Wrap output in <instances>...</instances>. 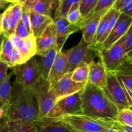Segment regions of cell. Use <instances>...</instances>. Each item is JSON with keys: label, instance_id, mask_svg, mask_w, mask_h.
I'll list each match as a JSON object with an SVG mask.
<instances>
[{"label": "cell", "instance_id": "b9f144b4", "mask_svg": "<svg viewBox=\"0 0 132 132\" xmlns=\"http://www.w3.org/2000/svg\"><path fill=\"white\" fill-rule=\"evenodd\" d=\"M132 2V0H117L113 5V8L117 11H121L125 6Z\"/></svg>", "mask_w": 132, "mask_h": 132}, {"label": "cell", "instance_id": "3957f363", "mask_svg": "<svg viewBox=\"0 0 132 132\" xmlns=\"http://www.w3.org/2000/svg\"><path fill=\"white\" fill-rule=\"evenodd\" d=\"M68 126L74 132H103L112 128L115 122L81 114L68 115L55 119Z\"/></svg>", "mask_w": 132, "mask_h": 132}, {"label": "cell", "instance_id": "e575fe53", "mask_svg": "<svg viewBox=\"0 0 132 132\" xmlns=\"http://www.w3.org/2000/svg\"><path fill=\"white\" fill-rule=\"evenodd\" d=\"M126 53L131 59L132 57V24L126 32V34L122 37Z\"/></svg>", "mask_w": 132, "mask_h": 132}, {"label": "cell", "instance_id": "f6af8a7d", "mask_svg": "<svg viewBox=\"0 0 132 132\" xmlns=\"http://www.w3.org/2000/svg\"><path fill=\"white\" fill-rule=\"evenodd\" d=\"M8 3H7L6 1H4V0H0V11H1V10H2L3 9H5Z\"/></svg>", "mask_w": 132, "mask_h": 132}, {"label": "cell", "instance_id": "5b68a950", "mask_svg": "<svg viewBox=\"0 0 132 132\" xmlns=\"http://www.w3.org/2000/svg\"><path fill=\"white\" fill-rule=\"evenodd\" d=\"M97 57H99V53L82 39L77 45L68 50L67 73L72 72L82 64H90Z\"/></svg>", "mask_w": 132, "mask_h": 132}, {"label": "cell", "instance_id": "f35d334b", "mask_svg": "<svg viewBox=\"0 0 132 132\" xmlns=\"http://www.w3.org/2000/svg\"><path fill=\"white\" fill-rule=\"evenodd\" d=\"M8 121L9 119L5 114V112L0 111V132H10Z\"/></svg>", "mask_w": 132, "mask_h": 132}, {"label": "cell", "instance_id": "5bb4252c", "mask_svg": "<svg viewBox=\"0 0 132 132\" xmlns=\"http://www.w3.org/2000/svg\"><path fill=\"white\" fill-rule=\"evenodd\" d=\"M107 81V72L101 61L92 62L89 64V77L88 83L104 89Z\"/></svg>", "mask_w": 132, "mask_h": 132}, {"label": "cell", "instance_id": "4dcf8cb0", "mask_svg": "<svg viewBox=\"0 0 132 132\" xmlns=\"http://www.w3.org/2000/svg\"><path fill=\"white\" fill-rule=\"evenodd\" d=\"M66 18L72 24L77 25L79 23L80 21L82 19L79 9V3L75 4L70 9Z\"/></svg>", "mask_w": 132, "mask_h": 132}, {"label": "cell", "instance_id": "6da1fadb", "mask_svg": "<svg viewBox=\"0 0 132 132\" xmlns=\"http://www.w3.org/2000/svg\"><path fill=\"white\" fill-rule=\"evenodd\" d=\"M82 113L94 118L116 122L119 110L103 89L87 83L81 90Z\"/></svg>", "mask_w": 132, "mask_h": 132}, {"label": "cell", "instance_id": "f907efd6", "mask_svg": "<svg viewBox=\"0 0 132 132\" xmlns=\"http://www.w3.org/2000/svg\"><path fill=\"white\" fill-rule=\"evenodd\" d=\"M17 1H18V3H19V2H23V0H17Z\"/></svg>", "mask_w": 132, "mask_h": 132}, {"label": "cell", "instance_id": "74e56055", "mask_svg": "<svg viewBox=\"0 0 132 132\" xmlns=\"http://www.w3.org/2000/svg\"><path fill=\"white\" fill-rule=\"evenodd\" d=\"M14 34H15L16 36H19L21 38L24 39L26 37H28L30 36V33L28 31L27 28H26L25 26L24 25V24L22 22L21 19L20 21L18 23V24H17V27L15 28V32H14Z\"/></svg>", "mask_w": 132, "mask_h": 132}, {"label": "cell", "instance_id": "ba28073f", "mask_svg": "<svg viewBox=\"0 0 132 132\" xmlns=\"http://www.w3.org/2000/svg\"><path fill=\"white\" fill-rule=\"evenodd\" d=\"M81 92L57 101L46 118L55 119L62 116L82 113Z\"/></svg>", "mask_w": 132, "mask_h": 132}, {"label": "cell", "instance_id": "484cf974", "mask_svg": "<svg viewBox=\"0 0 132 132\" xmlns=\"http://www.w3.org/2000/svg\"><path fill=\"white\" fill-rule=\"evenodd\" d=\"M23 6H24V4L23 2L12 3L9 6L12 15V27L11 30H10V35L14 34L17 24L21 19Z\"/></svg>", "mask_w": 132, "mask_h": 132}, {"label": "cell", "instance_id": "8992f818", "mask_svg": "<svg viewBox=\"0 0 132 132\" xmlns=\"http://www.w3.org/2000/svg\"><path fill=\"white\" fill-rule=\"evenodd\" d=\"M99 58L107 73L116 72L122 64L130 61L122 39L116 42L110 48L101 50L99 53Z\"/></svg>", "mask_w": 132, "mask_h": 132}, {"label": "cell", "instance_id": "9a60e30c", "mask_svg": "<svg viewBox=\"0 0 132 132\" xmlns=\"http://www.w3.org/2000/svg\"><path fill=\"white\" fill-rule=\"evenodd\" d=\"M56 31L54 22L46 28L42 36L37 38V54L41 55L56 46Z\"/></svg>", "mask_w": 132, "mask_h": 132}, {"label": "cell", "instance_id": "60d3db41", "mask_svg": "<svg viewBox=\"0 0 132 132\" xmlns=\"http://www.w3.org/2000/svg\"><path fill=\"white\" fill-rule=\"evenodd\" d=\"M112 128L115 129L119 132H132L131 126L122 125L117 121H116L114 122V125H113Z\"/></svg>", "mask_w": 132, "mask_h": 132}, {"label": "cell", "instance_id": "44dd1931", "mask_svg": "<svg viewBox=\"0 0 132 132\" xmlns=\"http://www.w3.org/2000/svg\"><path fill=\"white\" fill-rule=\"evenodd\" d=\"M114 73L123 90L132 89V63L130 61L122 64Z\"/></svg>", "mask_w": 132, "mask_h": 132}, {"label": "cell", "instance_id": "4fadbf2b", "mask_svg": "<svg viewBox=\"0 0 132 132\" xmlns=\"http://www.w3.org/2000/svg\"><path fill=\"white\" fill-rule=\"evenodd\" d=\"M67 64L68 51L59 52L47 79L50 85V91L52 90L63 76L67 73Z\"/></svg>", "mask_w": 132, "mask_h": 132}, {"label": "cell", "instance_id": "681fc988", "mask_svg": "<svg viewBox=\"0 0 132 132\" xmlns=\"http://www.w3.org/2000/svg\"><path fill=\"white\" fill-rule=\"evenodd\" d=\"M3 37V34H2L0 36V49H1V43H2Z\"/></svg>", "mask_w": 132, "mask_h": 132}, {"label": "cell", "instance_id": "d590c367", "mask_svg": "<svg viewBox=\"0 0 132 132\" xmlns=\"http://www.w3.org/2000/svg\"><path fill=\"white\" fill-rule=\"evenodd\" d=\"M23 63V58H22L20 52L18 48L14 47L12 54L10 57V62H9V68H14L16 66L21 64Z\"/></svg>", "mask_w": 132, "mask_h": 132}, {"label": "cell", "instance_id": "f5cc1de1", "mask_svg": "<svg viewBox=\"0 0 132 132\" xmlns=\"http://www.w3.org/2000/svg\"><path fill=\"white\" fill-rule=\"evenodd\" d=\"M130 61H131V63H132V57H131V59H130Z\"/></svg>", "mask_w": 132, "mask_h": 132}, {"label": "cell", "instance_id": "7dc6e473", "mask_svg": "<svg viewBox=\"0 0 132 132\" xmlns=\"http://www.w3.org/2000/svg\"><path fill=\"white\" fill-rule=\"evenodd\" d=\"M3 34L2 25H1V14H0V36Z\"/></svg>", "mask_w": 132, "mask_h": 132}, {"label": "cell", "instance_id": "603a6c76", "mask_svg": "<svg viewBox=\"0 0 132 132\" xmlns=\"http://www.w3.org/2000/svg\"><path fill=\"white\" fill-rule=\"evenodd\" d=\"M57 0H38L31 8V10L37 14L52 17L53 12L58 6Z\"/></svg>", "mask_w": 132, "mask_h": 132}, {"label": "cell", "instance_id": "1f68e13d", "mask_svg": "<svg viewBox=\"0 0 132 132\" xmlns=\"http://www.w3.org/2000/svg\"><path fill=\"white\" fill-rule=\"evenodd\" d=\"M99 0H81L79 3V9L82 19L86 18L92 11Z\"/></svg>", "mask_w": 132, "mask_h": 132}, {"label": "cell", "instance_id": "277c9868", "mask_svg": "<svg viewBox=\"0 0 132 132\" xmlns=\"http://www.w3.org/2000/svg\"><path fill=\"white\" fill-rule=\"evenodd\" d=\"M12 72L15 84L24 89L32 88L42 77L36 56L14 67Z\"/></svg>", "mask_w": 132, "mask_h": 132}, {"label": "cell", "instance_id": "d6a6232c", "mask_svg": "<svg viewBox=\"0 0 132 132\" xmlns=\"http://www.w3.org/2000/svg\"><path fill=\"white\" fill-rule=\"evenodd\" d=\"M117 122L132 127V111L129 108L119 111L117 116Z\"/></svg>", "mask_w": 132, "mask_h": 132}, {"label": "cell", "instance_id": "30bf717a", "mask_svg": "<svg viewBox=\"0 0 132 132\" xmlns=\"http://www.w3.org/2000/svg\"><path fill=\"white\" fill-rule=\"evenodd\" d=\"M72 72L65 73L52 90L50 91L55 98L56 101L61 98L80 92L86 85L74 82L72 79Z\"/></svg>", "mask_w": 132, "mask_h": 132}, {"label": "cell", "instance_id": "52a82bcc", "mask_svg": "<svg viewBox=\"0 0 132 132\" xmlns=\"http://www.w3.org/2000/svg\"><path fill=\"white\" fill-rule=\"evenodd\" d=\"M38 104V121L46 118L56 103V99L50 92V85L45 78L41 77L32 88Z\"/></svg>", "mask_w": 132, "mask_h": 132}, {"label": "cell", "instance_id": "d4e9b609", "mask_svg": "<svg viewBox=\"0 0 132 132\" xmlns=\"http://www.w3.org/2000/svg\"><path fill=\"white\" fill-rule=\"evenodd\" d=\"M102 16L99 17V18L88 22L81 30L82 34V39L88 45H94L98 25H99Z\"/></svg>", "mask_w": 132, "mask_h": 132}, {"label": "cell", "instance_id": "ac0fdd59", "mask_svg": "<svg viewBox=\"0 0 132 132\" xmlns=\"http://www.w3.org/2000/svg\"><path fill=\"white\" fill-rule=\"evenodd\" d=\"M56 46L50 49L41 55H36L42 77L47 80L49 73L58 54Z\"/></svg>", "mask_w": 132, "mask_h": 132}, {"label": "cell", "instance_id": "2e32d148", "mask_svg": "<svg viewBox=\"0 0 132 132\" xmlns=\"http://www.w3.org/2000/svg\"><path fill=\"white\" fill-rule=\"evenodd\" d=\"M32 33L36 38L42 36L46 28L54 22V19L48 15L37 14L30 9Z\"/></svg>", "mask_w": 132, "mask_h": 132}, {"label": "cell", "instance_id": "836d02e7", "mask_svg": "<svg viewBox=\"0 0 132 132\" xmlns=\"http://www.w3.org/2000/svg\"><path fill=\"white\" fill-rule=\"evenodd\" d=\"M120 14H121V12L117 11V10H116L115 12L113 13L112 16L111 17V18L110 19L109 21H108V26H107L106 30V32L105 33H104V36H103V38H102L101 46V47H102V45H103V43L104 42V41L106 39L107 37H108V36H109L110 34V32H112V30H113V27H114L115 25H116V23H117V19H118Z\"/></svg>", "mask_w": 132, "mask_h": 132}, {"label": "cell", "instance_id": "7c38bea8", "mask_svg": "<svg viewBox=\"0 0 132 132\" xmlns=\"http://www.w3.org/2000/svg\"><path fill=\"white\" fill-rule=\"evenodd\" d=\"M54 25L56 31V48L58 52H61L69 36L79 31V29L76 25L71 24L66 17L54 19Z\"/></svg>", "mask_w": 132, "mask_h": 132}, {"label": "cell", "instance_id": "cb8c5ba5", "mask_svg": "<svg viewBox=\"0 0 132 132\" xmlns=\"http://www.w3.org/2000/svg\"><path fill=\"white\" fill-rule=\"evenodd\" d=\"M8 124L10 132H37L36 122L20 119H9Z\"/></svg>", "mask_w": 132, "mask_h": 132}, {"label": "cell", "instance_id": "4316f807", "mask_svg": "<svg viewBox=\"0 0 132 132\" xmlns=\"http://www.w3.org/2000/svg\"><path fill=\"white\" fill-rule=\"evenodd\" d=\"M89 77V64H82L72 72V79L77 83L87 84Z\"/></svg>", "mask_w": 132, "mask_h": 132}, {"label": "cell", "instance_id": "ffe728a7", "mask_svg": "<svg viewBox=\"0 0 132 132\" xmlns=\"http://www.w3.org/2000/svg\"><path fill=\"white\" fill-rule=\"evenodd\" d=\"M37 132H74L61 121L45 118L36 122Z\"/></svg>", "mask_w": 132, "mask_h": 132}, {"label": "cell", "instance_id": "ab89813d", "mask_svg": "<svg viewBox=\"0 0 132 132\" xmlns=\"http://www.w3.org/2000/svg\"><path fill=\"white\" fill-rule=\"evenodd\" d=\"M9 67L6 63L0 60V85L6 79L8 75V70Z\"/></svg>", "mask_w": 132, "mask_h": 132}, {"label": "cell", "instance_id": "816d5d0a", "mask_svg": "<svg viewBox=\"0 0 132 132\" xmlns=\"http://www.w3.org/2000/svg\"><path fill=\"white\" fill-rule=\"evenodd\" d=\"M129 109H130V110H131V111H132V106H130V107H129Z\"/></svg>", "mask_w": 132, "mask_h": 132}, {"label": "cell", "instance_id": "9c48e42d", "mask_svg": "<svg viewBox=\"0 0 132 132\" xmlns=\"http://www.w3.org/2000/svg\"><path fill=\"white\" fill-rule=\"evenodd\" d=\"M103 90L116 104L119 111L130 106L126 94L114 72L107 73L106 84Z\"/></svg>", "mask_w": 132, "mask_h": 132}, {"label": "cell", "instance_id": "f1b7e54d", "mask_svg": "<svg viewBox=\"0 0 132 132\" xmlns=\"http://www.w3.org/2000/svg\"><path fill=\"white\" fill-rule=\"evenodd\" d=\"M81 0H59L54 13V19L59 17H67L68 10L73 5L80 3Z\"/></svg>", "mask_w": 132, "mask_h": 132}, {"label": "cell", "instance_id": "83f0119b", "mask_svg": "<svg viewBox=\"0 0 132 132\" xmlns=\"http://www.w3.org/2000/svg\"><path fill=\"white\" fill-rule=\"evenodd\" d=\"M14 48V46L9 37L3 35L0 49V60L6 63L8 65L10 62V57L12 54Z\"/></svg>", "mask_w": 132, "mask_h": 132}, {"label": "cell", "instance_id": "8d00e7d4", "mask_svg": "<svg viewBox=\"0 0 132 132\" xmlns=\"http://www.w3.org/2000/svg\"><path fill=\"white\" fill-rule=\"evenodd\" d=\"M21 21L26 28L29 32L30 34H32V28H31V19H30V9L23 6V13H22Z\"/></svg>", "mask_w": 132, "mask_h": 132}, {"label": "cell", "instance_id": "f546056e", "mask_svg": "<svg viewBox=\"0 0 132 132\" xmlns=\"http://www.w3.org/2000/svg\"><path fill=\"white\" fill-rule=\"evenodd\" d=\"M1 25H2L3 34L9 37L10 35L12 27V15L9 6L1 14Z\"/></svg>", "mask_w": 132, "mask_h": 132}, {"label": "cell", "instance_id": "ee69618b", "mask_svg": "<svg viewBox=\"0 0 132 132\" xmlns=\"http://www.w3.org/2000/svg\"><path fill=\"white\" fill-rule=\"evenodd\" d=\"M38 0H23V3L24 4V6L28 8V9H31L34 4Z\"/></svg>", "mask_w": 132, "mask_h": 132}, {"label": "cell", "instance_id": "bcb514c9", "mask_svg": "<svg viewBox=\"0 0 132 132\" xmlns=\"http://www.w3.org/2000/svg\"><path fill=\"white\" fill-rule=\"evenodd\" d=\"M103 132H119V131H118L117 130H115V129L112 128L107 129V130H104V131H103Z\"/></svg>", "mask_w": 132, "mask_h": 132}, {"label": "cell", "instance_id": "7bdbcfd3", "mask_svg": "<svg viewBox=\"0 0 132 132\" xmlns=\"http://www.w3.org/2000/svg\"><path fill=\"white\" fill-rule=\"evenodd\" d=\"M120 12L129 15V16L132 17V2L125 6L123 9H121Z\"/></svg>", "mask_w": 132, "mask_h": 132}, {"label": "cell", "instance_id": "7402d4cb", "mask_svg": "<svg viewBox=\"0 0 132 132\" xmlns=\"http://www.w3.org/2000/svg\"><path fill=\"white\" fill-rule=\"evenodd\" d=\"M13 74V72L10 73L0 85V111H5L11 101L12 87L10 79Z\"/></svg>", "mask_w": 132, "mask_h": 132}, {"label": "cell", "instance_id": "8fae6325", "mask_svg": "<svg viewBox=\"0 0 132 132\" xmlns=\"http://www.w3.org/2000/svg\"><path fill=\"white\" fill-rule=\"evenodd\" d=\"M131 24L132 17L121 12L116 25L102 45L101 50L110 48L116 42L121 39L126 34Z\"/></svg>", "mask_w": 132, "mask_h": 132}, {"label": "cell", "instance_id": "db71d44e", "mask_svg": "<svg viewBox=\"0 0 132 132\" xmlns=\"http://www.w3.org/2000/svg\"><path fill=\"white\" fill-rule=\"evenodd\" d=\"M57 1H59V0H57Z\"/></svg>", "mask_w": 132, "mask_h": 132}, {"label": "cell", "instance_id": "d6986e66", "mask_svg": "<svg viewBox=\"0 0 132 132\" xmlns=\"http://www.w3.org/2000/svg\"><path fill=\"white\" fill-rule=\"evenodd\" d=\"M16 48L20 52L23 63H26L37 54V39L33 34L22 39Z\"/></svg>", "mask_w": 132, "mask_h": 132}, {"label": "cell", "instance_id": "e0dca14e", "mask_svg": "<svg viewBox=\"0 0 132 132\" xmlns=\"http://www.w3.org/2000/svg\"><path fill=\"white\" fill-rule=\"evenodd\" d=\"M116 1L117 0H99L96 6L94 7L90 14L85 18L81 19L76 26L78 27L79 30H81L82 27L88 22L105 14L110 9L113 7Z\"/></svg>", "mask_w": 132, "mask_h": 132}, {"label": "cell", "instance_id": "7a4b0ae2", "mask_svg": "<svg viewBox=\"0 0 132 132\" xmlns=\"http://www.w3.org/2000/svg\"><path fill=\"white\" fill-rule=\"evenodd\" d=\"M38 113V104L32 88H21L16 98L11 99L10 104L5 110V114L9 119L32 122H37Z\"/></svg>", "mask_w": 132, "mask_h": 132}, {"label": "cell", "instance_id": "c3c4849f", "mask_svg": "<svg viewBox=\"0 0 132 132\" xmlns=\"http://www.w3.org/2000/svg\"><path fill=\"white\" fill-rule=\"evenodd\" d=\"M4 1H6L7 3H18V1H17V0H4Z\"/></svg>", "mask_w": 132, "mask_h": 132}]
</instances>
